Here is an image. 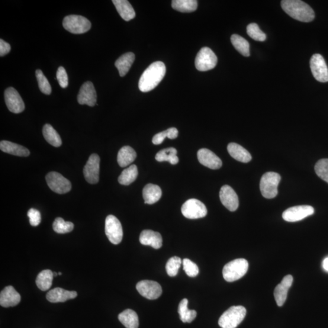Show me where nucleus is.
I'll list each match as a JSON object with an SVG mask.
<instances>
[{"mask_svg":"<svg viewBox=\"0 0 328 328\" xmlns=\"http://www.w3.org/2000/svg\"><path fill=\"white\" fill-rule=\"evenodd\" d=\"M166 73L165 64L159 61L153 63L144 71L140 77L139 82L140 91L147 92L155 88L161 82Z\"/></svg>","mask_w":328,"mask_h":328,"instance_id":"1","label":"nucleus"},{"mask_svg":"<svg viewBox=\"0 0 328 328\" xmlns=\"http://www.w3.org/2000/svg\"><path fill=\"white\" fill-rule=\"evenodd\" d=\"M281 6L283 10L295 20L308 22L315 18L313 9L300 0H283Z\"/></svg>","mask_w":328,"mask_h":328,"instance_id":"2","label":"nucleus"},{"mask_svg":"<svg viewBox=\"0 0 328 328\" xmlns=\"http://www.w3.org/2000/svg\"><path fill=\"white\" fill-rule=\"evenodd\" d=\"M248 268L249 263L246 260H234L224 266L223 270V277L228 282L237 281L246 275Z\"/></svg>","mask_w":328,"mask_h":328,"instance_id":"3","label":"nucleus"},{"mask_svg":"<svg viewBox=\"0 0 328 328\" xmlns=\"http://www.w3.org/2000/svg\"><path fill=\"white\" fill-rule=\"evenodd\" d=\"M246 315V308L242 306H233L225 311L218 321L222 328H236L242 322Z\"/></svg>","mask_w":328,"mask_h":328,"instance_id":"4","label":"nucleus"},{"mask_svg":"<svg viewBox=\"0 0 328 328\" xmlns=\"http://www.w3.org/2000/svg\"><path fill=\"white\" fill-rule=\"evenodd\" d=\"M281 181V176L275 172H267L262 177L260 181V191L264 197L272 199L278 195V185Z\"/></svg>","mask_w":328,"mask_h":328,"instance_id":"5","label":"nucleus"},{"mask_svg":"<svg viewBox=\"0 0 328 328\" xmlns=\"http://www.w3.org/2000/svg\"><path fill=\"white\" fill-rule=\"evenodd\" d=\"M63 27L71 33L81 34L90 30L91 24L83 16L71 15L63 19Z\"/></svg>","mask_w":328,"mask_h":328,"instance_id":"6","label":"nucleus"},{"mask_svg":"<svg viewBox=\"0 0 328 328\" xmlns=\"http://www.w3.org/2000/svg\"><path fill=\"white\" fill-rule=\"evenodd\" d=\"M218 62V58L210 48H202L195 59V66L199 72H207L214 69Z\"/></svg>","mask_w":328,"mask_h":328,"instance_id":"7","label":"nucleus"},{"mask_svg":"<svg viewBox=\"0 0 328 328\" xmlns=\"http://www.w3.org/2000/svg\"><path fill=\"white\" fill-rule=\"evenodd\" d=\"M48 185L58 194H65L72 190V183L59 173L52 172L46 176Z\"/></svg>","mask_w":328,"mask_h":328,"instance_id":"8","label":"nucleus"},{"mask_svg":"<svg viewBox=\"0 0 328 328\" xmlns=\"http://www.w3.org/2000/svg\"><path fill=\"white\" fill-rule=\"evenodd\" d=\"M182 214L188 219L204 218L207 214V209L202 202L197 199H190L182 205Z\"/></svg>","mask_w":328,"mask_h":328,"instance_id":"9","label":"nucleus"},{"mask_svg":"<svg viewBox=\"0 0 328 328\" xmlns=\"http://www.w3.org/2000/svg\"><path fill=\"white\" fill-rule=\"evenodd\" d=\"M105 233L111 243H121L123 238V230L121 222L114 215H108L106 218Z\"/></svg>","mask_w":328,"mask_h":328,"instance_id":"10","label":"nucleus"},{"mask_svg":"<svg viewBox=\"0 0 328 328\" xmlns=\"http://www.w3.org/2000/svg\"><path fill=\"white\" fill-rule=\"evenodd\" d=\"M310 67L312 74L317 81L328 82V68L322 56L318 54L313 55L310 60Z\"/></svg>","mask_w":328,"mask_h":328,"instance_id":"11","label":"nucleus"},{"mask_svg":"<svg viewBox=\"0 0 328 328\" xmlns=\"http://www.w3.org/2000/svg\"><path fill=\"white\" fill-rule=\"evenodd\" d=\"M100 162L101 159L98 154H92L83 169V175L89 184H96L99 181Z\"/></svg>","mask_w":328,"mask_h":328,"instance_id":"12","label":"nucleus"},{"mask_svg":"<svg viewBox=\"0 0 328 328\" xmlns=\"http://www.w3.org/2000/svg\"><path fill=\"white\" fill-rule=\"evenodd\" d=\"M314 213V209L310 205H303L290 207L286 210L282 217L288 222H297L303 220Z\"/></svg>","mask_w":328,"mask_h":328,"instance_id":"13","label":"nucleus"},{"mask_svg":"<svg viewBox=\"0 0 328 328\" xmlns=\"http://www.w3.org/2000/svg\"><path fill=\"white\" fill-rule=\"evenodd\" d=\"M136 289L141 295L149 300H156L162 292L161 286L158 283L151 280L139 282L136 285Z\"/></svg>","mask_w":328,"mask_h":328,"instance_id":"14","label":"nucleus"},{"mask_svg":"<svg viewBox=\"0 0 328 328\" xmlns=\"http://www.w3.org/2000/svg\"><path fill=\"white\" fill-rule=\"evenodd\" d=\"M5 100L9 110L13 113L19 114L25 110V103L15 88L10 87L5 90Z\"/></svg>","mask_w":328,"mask_h":328,"instance_id":"15","label":"nucleus"},{"mask_svg":"<svg viewBox=\"0 0 328 328\" xmlns=\"http://www.w3.org/2000/svg\"><path fill=\"white\" fill-rule=\"evenodd\" d=\"M77 101L80 105L94 107L97 102V94L92 82H86L83 83L77 96Z\"/></svg>","mask_w":328,"mask_h":328,"instance_id":"16","label":"nucleus"},{"mask_svg":"<svg viewBox=\"0 0 328 328\" xmlns=\"http://www.w3.org/2000/svg\"><path fill=\"white\" fill-rule=\"evenodd\" d=\"M220 198L222 204L228 210L234 212L239 206V197L234 190L229 185L222 186L220 192Z\"/></svg>","mask_w":328,"mask_h":328,"instance_id":"17","label":"nucleus"},{"mask_svg":"<svg viewBox=\"0 0 328 328\" xmlns=\"http://www.w3.org/2000/svg\"><path fill=\"white\" fill-rule=\"evenodd\" d=\"M199 162L202 165L213 170L220 169L223 166L221 160L212 151L207 149H201L197 153Z\"/></svg>","mask_w":328,"mask_h":328,"instance_id":"18","label":"nucleus"},{"mask_svg":"<svg viewBox=\"0 0 328 328\" xmlns=\"http://www.w3.org/2000/svg\"><path fill=\"white\" fill-rule=\"evenodd\" d=\"M21 296L12 286H6L0 294V304L5 308L14 307L20 303Z\"/></svg>","mask_w":328,"mask_h":328,"instance_id":"19","label":"nucleus"},{"mask_svg":"<svg viewBox=\"0 0 328 328\" xmlns=\"http://www.w3.org/2000/svg\"><path fill=\"white\" fill-rule=\"evenodd\" d=\"M292 283H293V277L292 275H288L285 276L280 284L276 286L274 290V297L278 307H282L285 303L289 289L291 287Z\"/></svg>","mask_w":328,"mask_h":328,"instance_id":"20","label":"nucleus"},{"mask_svg":"<svg viewBox=\"0 0 328 328\" xmlns=\"http://www.w3.org/2000/svg\"><path fill=\"white\" fill-rule=\"evenodd\" d=\"M139 241L143 245L152 246L155 249H159L162 246L161 235L151 230H143L140 233Z\"/></svg>","mask_w":328,"mask_h":328,"instance_id":"21","label":"nucleus"},{"mask_svg":"<svg viewBox=\"0 0 328 328\" xmlns=\"http://www.w3.org/2000/svg\"><path fill=\"white\" fill-rule=\"evenodd\" d=\"M76 291H69L60 288H56L48 292L46 298L51 303H59L65 302L77 297Z\"/></svg>","mask_w":328,"mask_h":328,"instance_id":"22","label":"nucleus"},{"mask_svg":"<svg viewBox=\"0 0 328 328\" xmlns=\"http://www.w3.org/2000/svg\"><path fill=\"white\" fill-rule=\"evenodd\" d=\"M228 152L233 159L243 163L252 160L251 154L242 146L236 143H230L227 146Z\"/></svg>","mask_w":328,"mask_h":328,"instance_id":"23","label":"nucleus"},{"mask_svg":"<svg viewBox=\"0 0 328 328\" xmlns=\"http://www.w3.org/2000/svg\"><path fill=\"white\" fill-rule=\"evenodd\" d=\"M0 149L3 152L14 156L28 157L30 154V151L27 148L17 144L9 142L8 140L1 141Z\"/></svg>","mask_w":328,"mask_h":328,"instance_id":"24","label":"nucleus"},{"mask_svg":"<svg viewBox=\"0 0 328 328\" xmlns=\"http://www.w3.org/2000/svg\"><path fill=\"white\" fill-rule=\"evenodd\" d=\"M119 14L125 21H130L136 17L133 6L127 0H113L112 1Z\"/></svg>","mask_w":328,"mask_h":328,"instance_id":"25","label":"nucleus"},{"mask_svg":"<svg viewBox=\"0 0 328 328\" xmlns=\"http://www.w3.org/2000/svg\"><path fill=\"white\" fill-rule=\"evenodd\" d=\"M162 196V191L158 185L149 184L143 189V198L145 203L153 204L159 200Z\"/></svg>","mask_w":328,"mask_h":328,"instance_id":"26","label":"nucleus"},{"mask_svg":"<svg viewBox=\"0 0 328 328\" xmlns=\"http://www.w3.org/2000/svg\"><path fill=\"white\" fill-rule=\"evenodd\" d=\"M135 55L133 53H127L122 55L115 61V66L117 67L121 77L127 75L134 62Z\"/></svg>","mask_w":328,"mask_h":328,"instance_id":"27","label":"nucleus"},{"mask_svg":"<svg viewBox=\"0 0 328 328\" xmlns=\"http://www.w3.org/2000/svg\"><path fill=\"white\" fill-rule=\"evenodd\" d=\"M136 153L133 148L125 146L122 148L118 154V162L121 167L129 166L134 161L136 157Z\"/></svg>","mask_w":328,"mask_h":328,"instance_id":"28","label":"nucleus"},{"mask_svg":"<svg viewBox=\"0 0 328 328\" xmlns=\"http://www.w3.org/2000/svg\"><path fill=\"white\" fill-rule=\"evenodd\" d=\"M119 320L127 328H138L139 327V318L136 312L126 310L122 312L118 316Z\"/></svg>","mask_w":328,"mask_h":328,"instance_id":"29","label":"nucleus"},{"mask_svg":"<svg viewBox=\"0 0 328 328\" xmlns=\"http://www.w3.org/2000/svg\"><path fill=\"white\" fill-rule=\"evenodd\" d=\"M189 301L184 298L180 302L178 307V313L180 319L183 323H191L197 316V311L190 310L188 308Z\"/></svg>","mask_w":328,"mask_h":328,"instance_id":"30","label":"nucleus"},{"mask_svg":"<svg viewBox=\"0 0 328 328\" xmlns=\"http://www.w3.org/2000/svg\"><path fill=\"white\" fill-rule=\"evenodd\" d=\"M53 272L46 269L38 273L36 279V285L41 291L49 290L53 284Z\"/></svg>","mask_w":328,"mask_h":328,"instance_id":"31","label":"nucleus"},{"mask_svg":"<svg viewBox=\"0 0 328 328\" xmlns=\"http://www.w3.org/2000/svg\"><path fill=\"white\" fill-rule=\"evenodd\" d=\"M43 134L45 140L48 143L55 147L62 146V139L59 133L50 124L44 125L43 128Z\"/></svg>","mask_w":328,"mask_h":328,"instance_id":"32","label":"nucleus"},{"mask_svg":"<svg viewBox=\"0 0 328 328\" xmlns=\"http://www.w3.org/2000/svg\"><path fill=\"white\" fill-rule=\"evenodd\" d=\"M177 153L178 152L175 148H168V149L160 150L157 153L155 159L158 162L168 161L172 165H176L179 162V158L177 156Z\"/></svg>","mask_w":328,"mask_h":328,"instance_id":"33","label":"nucleus"},{"mask_svg":"<svg viewBox=\"0 0 328 328\" xmlns=\"http://www.w3.org/2000/svg\"><path fill=\"white\" fill-rule=\"evenodd\" d=\"M173 9L181 12H192L197 10L198 2L196 0H174L172 1Z\"/></svg>","mask_w":328,"mask_h":328,"instance_id":"34","label":"nucleus"},{"mask_svg":"<svg viewBox=\"0 0 328 328\" xmlns=\"http://www.w3.org/2000/svg\"><path fill=\"white\" fill-rule=\"evenodd\" d=\"M231 42L239 52L244 57L250 56V46L248 41L240 35L233 34L231 35Z\"/></svg>","mask_w":328,"mask_h":328,"instance_id":"35","label":"nucleus"},{"mask_svg":"<svg viewBox=\"0 0 328 328\" xmlns=\"http://www.w3.org/2000/svg\"><path fill=\"white\" fill-rule=\"evenodd\" d=\"M138 175L137 167L136 165H131L125 169L119 177L118 181L122 185H128L136 179Z\"/></svg>","mask_w":328,"mask_h":328,"instance_id":"36","label":"nucleus"},{"mask_svg":"<svg viewBox=\"0 0 328 328\" xmlns=\"http://www.w3.org/2000/svg\"><path fill=\"white\" fill-rule=\"evenodd\" d=\"M53 227L56 233L63 234L71 232L75 226L72 222L65 221L62 218H57L54 222Z\"/></svg>","mask_w":328,"mask_h":328,"instance_id":"37","label":"nucleus"},{"mask_svg":"<svg viewBox=\"0 0 328 328\" xmlns=\"http://www.w3.org/2000/svg\"><path fill=\"white\" fill-rule=\"evenodd\" d=\"M35 75L38 82V87L40 91L46 95H50L52 92V88L49 82H48L46 77L43 75L42 72L40 69H37L35 72Z\"/></svg>","mask_w":328,"mask_h":328,"instance_id":"38","label":"nucleus"},{"mask_svg":"<svg viewBox=\"0 0 328 328\" xmlns=\"http://www.w3.org/2000/svg\"><path fill=\"white\" fill-rule=\"evenodd\" d=\"M182 263V260L179 257L173 256L170 258L167 262L166 267L167 274L170 276H175L178 274Z\"/></svg>","mask_w":328,"mask_h":328,"instance_id":"39","label":"nucleus"},{"mask_svg":"<svg viewBox=\"0 0 328 328\" xmlns=\"http://www.w3.org/2000/svg\"><path fill=\"white\" fill-rule=\"evenodd\" d=\"M247 33L255 41H264L266 40V35L260 30L259 25L250 24L247 27Z\"/></svg>","mask_w":328,"mask_h":328,"instance_id":"40","label":"nucleus"},{"mask_svg":"<svg viewBox=\"0 0 328 328\" xmlns=\"http://www.w3.org/2000/svg\"><path fill=\"white\" fill-rule=\"evenodd\" d=\"M315 172L323 181L328 183V159H321L315 166Z\"/></svg>","mask_w":328,"mask_h":328,"instance_id":"41","label":"nucleus"},{"mask_svg":"<svg viewBox=\"0 0 328 328\" xmlns=\"http://www.w3.org/2000/svg\"><path fill=\"white\" fill-rule=\"evenodd\" d=\"M183 268L186 274L190 277H195L198 275L199 268L196 264L191 261V260L185 259L183 260Z\"/></svg>","mask_w":328,"mask_h":328,"instance_id":"42","label":"nucleus"},{"mask_svg":"<svg viewBox=\"0 0 328 328\" xmlns=\"http://www.w3.org/2000/svg\"><path fill=\"white\" fill-rule=\"evenodd\" d=\"M57 79L61 87L66 88L68 86V77L63 67L60 66L57 72Z\"/></svg>","mask_w":328,"mask_h":328,"instance_id":"43","label":"nucleus"},{"mask_svg":"<svg viewBox=\"0 0 328 328\" xmlns=\"http://www.w3.org/2000/svg\"><path fill=\"white\" fill-rule=\"evenodd\" d=\"M28 216L30 218V222L32 226L36 227L41 222V214L40 212L35 208H31L28 212Z\"/></svg>","mask_w":328,"mask_h":328,"instance_id":"44","label":"nucleus"},{"mask_svg":"<svg viewBox=\"0 0 328 328\" xmlns=\"http://www.w3.org/2000/svg\"><path fill=\"white\" fill-rule=\"evenodd\" d=\"M11 45L4 40H0V56L3 57L10 53Z\"/></svg>","mask_w":328,"mask_h":328,"instance_id":"45","label":"nucleus"},{"mask_svg":"<svg viewBox=\"0 0 328 328\" xmlns=\"http://www.w3.org/2000/svg\"><path fill=\"white\" fill-rule=\"evenodd\" d=\"M166 137H167V130L160 132L153 137L152 143L154 145L161 144Z\"/></svg>","mask_w":328,"mask_h":328,"instance_id":"46","label":"nucleus"},{"mask_svg":"<svg viewBox=\"0 0 328 328\" xmlns=\"http://www.w3.org/2000/svg\"><path fill=\"white\" fill-rule=\"evenodd\" d=\"M167 137L170 139H176L178 136V131L176 128H170L167 130Z\"/></svg>","mask_w":328,"mask_h":328,"instance_id":"47","label":"nucleus"},{"mask_svg":"<svg viewBox=\"0 0 328 328\" xmlns=\"http://www.w3.org/2000/svg\"><path fill=\"white\" fill-rule=\"evenodd\" d=\"M323 267L324 269L325 270V271L328 272V257L327 258L324 260V261L323 263Z\"/></svg>","mask_w":328,"mask_h":328,"instance_id":"48","label":"nucleus"},{"mask_svg":"<svg viewBox=\"0 0 328 328\" xmlns=\"http://www.w3.org/2000/svg\"><path fill=\"white\" fill-rule=\"evenodd\" d=\"M53 275H54V276H57V275H59V274H58V273H56V272H53Z\"/></svg>","mask_w":328,"mask_h":328,"instance_id":"49","label":"nucleus"},{"mask_svg":"<svg viewBox=\"0 0 328 328\" xmlns=\"http://www.w3.org/2000/svg\"><path fill=\"white\" fill-rule=\"evenodd\" d=\"M58 274H59V275H62V273H61V272H59V273H58Z\"/></svg>","mask_w":328,"mask_h":328,"instance_id":"50","label":"nucleus"}]
</instances>
